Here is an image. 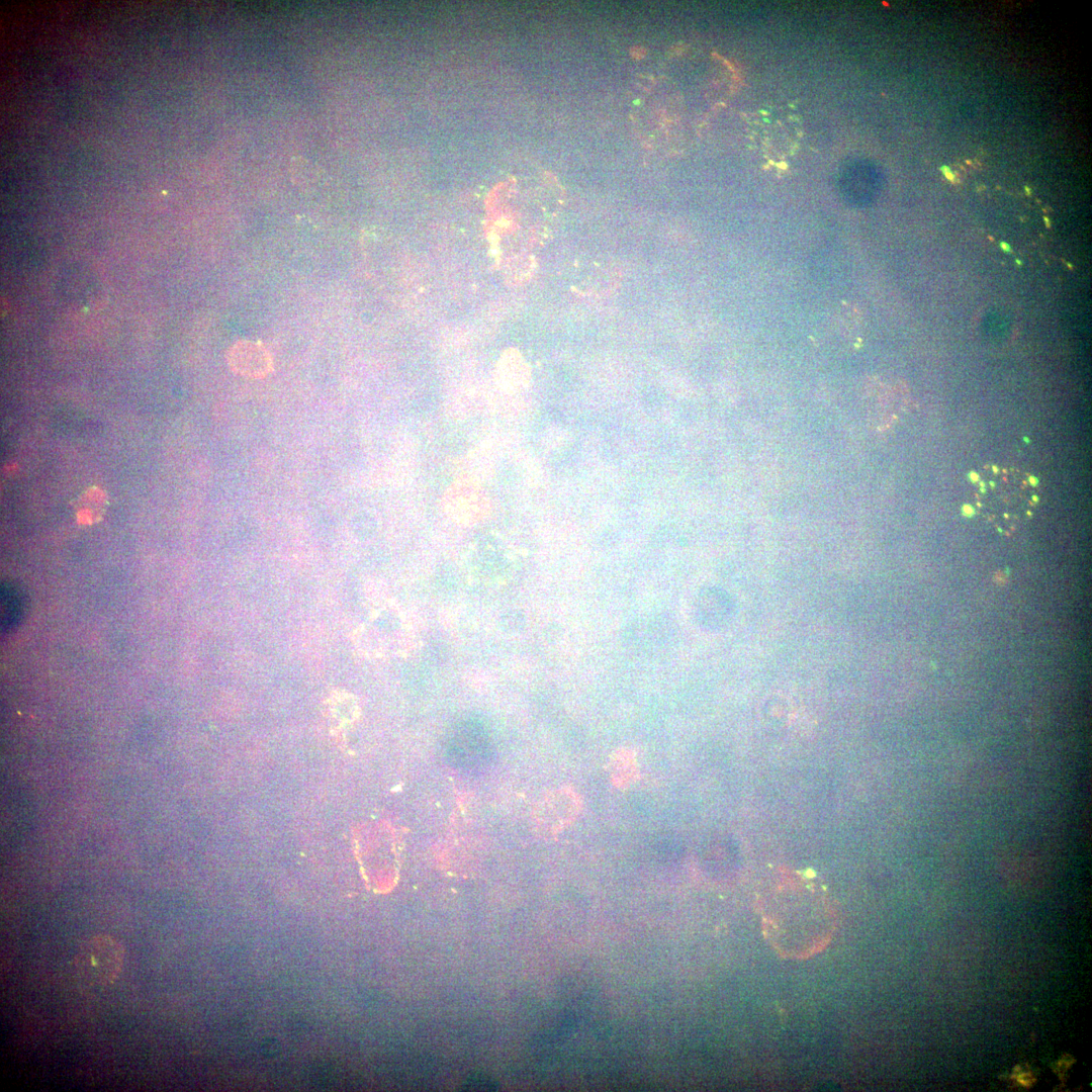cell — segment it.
Returning <instances> with one entry per match:
<instances>
[{"label": "cell", "instance_id": "cell-5", "mask_svg": "<svg viewBox=\"0 0 1092 1092\" xmlns=\"http://www.w3.org/2000/svg\"><path fill=\"white\" fill-rule=\"evenodd\" d=\"M579 796L570 788H560L545 795L534 809V821L542 836L558 834L578 816Z\"/></svg>", "mask_w": 1092, "mask_h": 1092}, {"label": "cell", "instance_id": "cell-3", "mask_svg": "<svg viewBox=\"0 0 1092 1092\" xmlns=\"http://www.w3.org/2000/svg\"><path fill=\"white\" fill-rule=\"evenodd\" d=\"M124 949L113 937L98 934L85 940L75 957V967L87 983H112L123 966Z\"/></svg>", "mask_w": 1092, "mask_h": 1092}, {"label": "cell", "instance_id": "cell-4", "mask_svg": "<svg viewBox=\"0 0 1092 1092\" xmlns=\"http://www.w3.org/2000/svg\"><path fill=\"white\" fill-rule=\"evenodd\" d=\"M442 507L454 522L472 526L489 514L490 502L480 484L472 479L461 478L445 490Z\"/></svg>", "mask_w": 1092, "mask_h": 1092}, {"label": "cell", "instance_id": "cell-7", "mask_svg": "<svg viewBox=\"0 0 1092 1092\" xmlns=\"http://www.w3.org/2000/svg\"><path fill=\"white\" fill-rule=\"evenodd\" d=\"M524 363L518 352L508 350L500 355L494 370V382L505 392H514L526 379Z\"/></svg>", "mask_w": 1092, "mask_h": 1092}, {"label": "cell", "instance_id": "cell-2", "mask_svg": "<svg viewBox=\"0 0 1092 1092\" xmlns=\"http://www.w3.org/2000/svg\"><path fill=\"white\" fill-rule=\"evenodd\" d=\"M974 499L978 515L998 529L1008 531L1031 517L1039 492L1024 471L992 465L979 473Z\"/></svg>", "mask_w": 1092, "mask_h": 1092}, {"label": "cell", "instance_id": "cell-8", "mask_svg": "<svg viewBox=\"0 0 1092 1092\" xmlns=\"http://www.w3.org/2000/svg\"><path fill=\"white\" fill-rule=\"evenodd\" d=\"M609 769L614 786L620 789L628 788L639 778L635 756L631 750L621 749L614 753Z\"/></svg>", "mask_w": 1092, "mask_h": 1092}, {"label": "cell", "instance_id": "cell-6", "mask_svg": "<svg viewBox=\"0 0 1092 1092\" xmlns=\"http://www.w3.org/2000/svg\"><path fill=\"white\" fill-rule=\"evenodd\" d=\"M230 369L243 377L264 378L273 370L270 352L263 345L242 340L230 347L225 354Z\"/></svg>", "mask_w": 1092, "mask_h": 1092}, {"label": "cell", "instance_id": "cell-9", "mask_svg": "<svg viewBox=\"0 0 1092 1092\" xmlns=\"http://www.w3.org/2000/svg\"><path fill=\"white\" fill-rule=\"evenodd\" d=\"M78 502L77 521L80 524L91 525L102 518L103 505L106 495L102 489L93 486L85 491Z\"/></svg>", "mask_w": 1092, "mask_h": 1092}, {"label": "cell", "instance_id": "cell-1", "mask_svg": "<svg viewBox=\"0 0 1092 1092\" xmlns=\"http://www.w3.org/2000/svg\"><path fill=\"white\" fill-rule=\"evenodd\" d=\"M762 930L782 957L806 959L828 944L835 915L827 897L812 882L788 878L764 901Z\"/></svg>", "mask_w": 1092, "mask_h": 1092}]
</instances>
